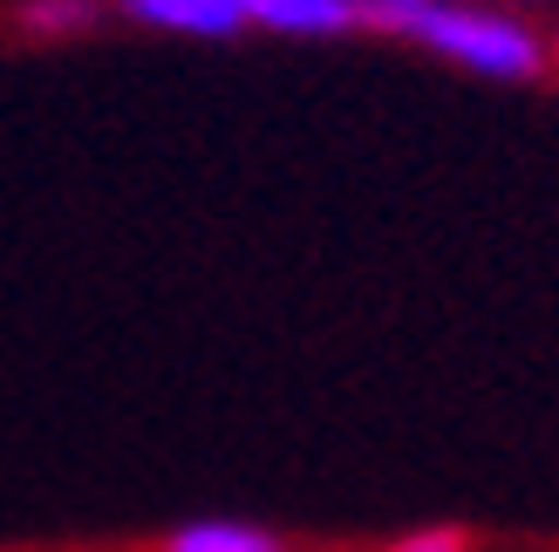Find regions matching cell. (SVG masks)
Here are the masks:
<instances>
[{
	"instance_id": "1",
	"label": "cell",
	"mask_w": 559,
	"mask_h": 552,
	"mask_svg": "<svg viewBox=\"0 0 559 552\" xmlns=\"http://www.w3.org/2000/svg\"><path fill=\"white\" fill-rule=\"evenodd\" d=\"M409 41H424L437 55H451V62L478 69V75H498V82H525L546 69V48L525 21L512 14H491V8H457V0H430L424 14L403 21Z\"/></svg>"
},
{
	"instance_id": "2",
	"label": "cell",
	"mask_w": 559,
	"mask_h": 552,
	"mask_svg": "<svg viewBox=\"0 0 559 552\" xmlns=\"http://www.w3.org/2000/svg\"><path fill=\"white\" fill-rule=\"evenodd\" d=\"M130 21L144 27H171V35H199V41H233L246 21V0H117Z\"/></svg>"
},
{
	"instance_id": "3",
	"label": "cell",
	"mask_w": 559,
	"mask_h": 552,
	"mask_svg": "<svg viewBox=\"0 0 559 552\" xmlns=\"http://www.w3.org/2000/svg\"><path fill=\"white\" fill-rule=\"evenodd\" d=\"M246 21L273 35H348L361 14L355 0H246Z\"/></svg>"
},
{
	"instance_id": "4",
	"label": "cell",
	"mask_w": 559,
	"mask_h": 552,
	"mask_svg": "<svg viewBox=\"0 0 559 552\" xmlns=\"http://www.w3.org/2000/svg\"><path fill=\"white\" fill-rule=\"evenodd\" d=\"M157 552H287V539H280V532H260V526H226V518H212V526L171 532Z\"/></svg>"
},
{
	"instance_id": "5",
	"label": "cell",
	"mask_w": 559,
	"mask_h": 552,
	"mask_svg": "<svg viewBox=\"0 0 559 552\" xmlns=\"http://www.w3.org/2000/svg\"><path fill=\"white\" fill-rule=\"evenodd\" d=\"M103 14V0H27L21 21L41 27V35H69V27H90Z\"/></svg>"
},
{
	"instance_id": "6",
	"label": "cell",
	"mask_w": 559,
	"mask_h": 552,
	"mask_svg": "<svg viewBox=\"0 0 559 552\" xmlns=\"http://www.w3.org/2000/svg\"><path fill=\"white\" fill-rule=\"evenodd\" d=\"M389 552H471V539H464L457 526H430V532H409V539H396Z\"/></svg>"
},
{
	"instance_id": "7",
	"label": "cell",
	"mask_w": 559,
	"mask_h": 552,
	"mask_svg": "<svg viewBox=\"0 0 559 552\" xmlns=\"http://www.w3.org/2000/svg\"><path fill=\"white\" fill-rule=\"evenodd\" d=\"M430 0H355V14L361 21H382V27H403L409 14H424Z\"/></svg>"
}]
</instances>
